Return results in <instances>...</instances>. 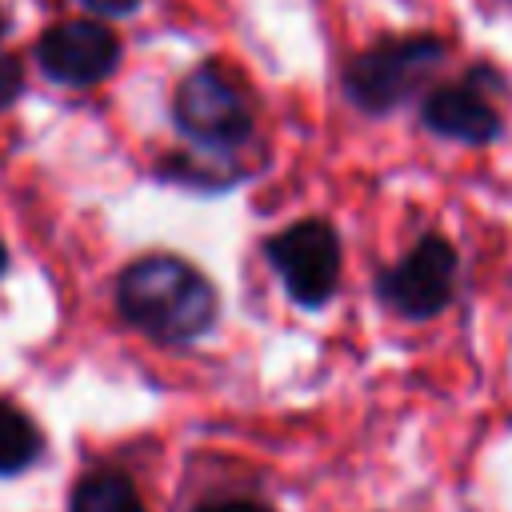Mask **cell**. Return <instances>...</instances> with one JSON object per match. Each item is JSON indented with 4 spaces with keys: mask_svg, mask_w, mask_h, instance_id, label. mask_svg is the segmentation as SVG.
<instances>
[{
    "mask_svg": "<svg viewBox=\"0 0 512 512\" xmlns=\"http://www.w3.org/2000/svg\"><path fill=\"white\" fill-rule=\"evenodd\" d=\"M120 316L160 344H188L216 320V288L176 256H144L116 288Z\"/></svg>",
    "mask_w": 512,
    "mask_h": 512,
    "instance_id": "1",
    "label": "cell"
},
{
    "mask_svg": "<svg viewBox=\"0 0 512 512\" xmlns=\"http://www.w3.org/2000/svg\"><path fill=\"white\" fill-rule=\"evenodd\" d=\"M440 64H444V40L436 36L384 40V44L364 48L344 68V92L360 112L384 116L396 104H404Z\"/></svg>",
    "mask_w": 512,
    "mask_h": 512,
    "instance_id": "2",
    "label": "cell"
},
{
    "mask_svg": "<svg viewBox=\"0 0 512 512\" xmlns=\"http://www.w3.org/2000/svg\"><path fill=\"white\" fill-rule=\"evenodd\" d=\"M176 124L204 148H236L252 136V104L224 64L192 68L176 88Z\"/></svg>",
    "mask_w": 512,
    "mask_h": 512,
    "instance_id": "3",
    "label": "cell"
},
{
    "mask_svg": "<svg viewBox=\"0 0 512 512\" xmlns=\"http://www.w3.org/2000/svg\"><path fill=\"white\" fill-rule=\"evenodd\" d=\"M456 268V248L444 236H424L408 256L380 272L376 296L404 320H432L456 296Z\"/></svg>",
    "mask_w": 512,
    "mask_h": 512,
    "instance_id": "4",
    "label": "cell"
},
{
    "mask_svg": "<svg viewBox=\"0 0 512 512\" xmlns=\"http://www.w3.org/2000/svg\"><path fill=\"white\" fill-rule=\"evenodd\" d=\"M264 252L296 304L304 308L328 304V296L340 284V240L324 220H300L276 232Z\"/></svg>",
    "mask_w": 512,
    "mask_h": 512,
    "instance_id": "5",
    "label": "cell"
},
{
    "mask_svg": "<svg viewBox=\"0 0 512 512\" xmlns=\"http://www.w3.org/2000/svg\"><path fill=\"white\" fill-rule=\"evenodd\" d=\"M492 92H504V76L488 64H476L460 84H444L432 88L424 96L420 120L424 128H432L444 140H460V144H492L504 132L500 108L492 104Z\"/></svg>",
    "mask_w": 512,
    "mask_h": 512,
    "instance_id": "6",
    "label": "cell"
},
{
    "mask_svg": "<svg viewBox=\"0 0 512 512\" xmlns=\"http://www.w3.org/2000/svg\"><path fill=\"white\" fill-rule=\"evenodd\" d=\"M36 60L52 80L88 88V84H100L116 68L120 40L100 20H64L40 36Z\"/></svg>",
    "mask_w": 512,
    "mask_h": 512,
    "instance_id": "7",
    "label": "cell"
},
{
    "mask_svg": "<svg viewBox=\"0 0 512 512\" xmlns=\"http://www.w3.org/2000/svg\"><path fill=\"white\" fill-rule=\"evenodd\" d=\"M72 512H148L120 472H88L72 492Z\"/></svg>",
    "mask_w": 512,
    "mask_h": 512,
    "instance_id": "8",
    "label": "cell"
},
{
    "mask_svg": "<svg viewBox=\"0 0 512 512\" xmlns=\"http://www.w3.org/2000/svg\"><path fill=\"white\" fill-rule=\"evenodd\" d=\"M40 456V432L36 424L8 400H0V476L24 472Z\"/></svg>",
    "mask_w": 512,
    "mask_h": 512,
    "instance_id": "9",
    "label": "cell"
},
{
    "mask_svg": "<svg viewBox=\"0 0 512 512\" xmlns=\"http://www.w3.org/2000/svg\"><path fill=\"white\" fill-rule=\"evenodd\" d=\"M20 88H24L20 60H16V56H0V112L20 96Z\"/></svg>",
    "mask_w": 512,
    "mask_h": 512,
    "instance_id": "10",
    "label": "cell"
},
{
    "mask_svg": "<svg viewBox=\"0 0 512 512\" xmlns=\"http://www.w3.org/2000/svg\"><path fill=\"white\" fill-rule=\"evenodd\" d=\"M96 16H128L140 8V0H84Z\"/></svg>",
    "mask_w": 512,
    "mask_h": 512,
    "instance_id": "11",
    "label": "cell"
},
{
    "mask_svg": "<svg viewBox=\"0 0 512 512\" xmlns=\"http://www.w3.org/2000/svg\"><path fill=\"white\" fill-rule=\"evenodd\" d=\"M200 512H272V508L260 500H220V504H208Z\"/></svg>",
    "mask_w": 512,
    "mask_h": 512,
    "instance_id": "12",
    "label": "cell"
},
{
    "mask_svg": "<svg viewBox=\"0 0 512 512\" xmlns=\"http://www.w3.org/2000/svg\"><path fill=\"white\" fill-rule=\"evenodd\" d=\"M4 260H8V256H4V244H0V272H4Z\"/></svg>",
    "mask_w": 512,
    "mask_h": 512,
    "instance_id": "13",
    "label": "cell"
},
{
    "mask_svg": "<svg viewBox=\"0 0 512 512\" xmlns=\"http://www.w3.org/2000/svg\"><path fill=\"white\" fill-rule=\"evenodd\" d=\"M0 28H4V20H0Z\"/></svg>",
    "mask_w": 512,
    "mask_h": 512,
    "instance_id": "14",
    "label": "cell"
}]
</instances>
